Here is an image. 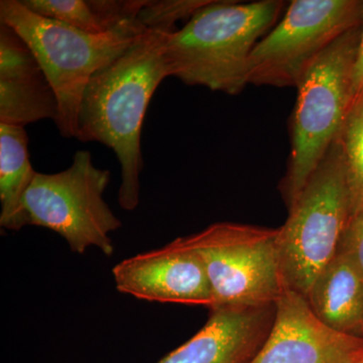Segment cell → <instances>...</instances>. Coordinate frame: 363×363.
<instances>
[{
	"label": "cell",
	"instance_id": "7a4b0ae2",
	"mask_svg": "<svg viewBox=\"0 0 363 363\" xmlns=\"http://www.w3.org/2000/svg\"><path fill=\"white\" fill-rule=\"evenodd\" d=\"M285 4L211 0L168 35L164 60L169 77L189 86L240 94L248 85L252 52L278 23Z\"/></svg>",
	"mask_w": 363,
	"mask_h": 363
},
{
	"label": "cell",
	"instance_id": "4fadbf2b",
	"mask_svg": "<svg viewBox=\"0 0 363 363\" xmlns=\"http://www.w3.org/2000/svg\"><path fill=\"white\" fill-rule=\"evenodd\" d=\"M306 298L327 326L362 337L363 278L342 252L322 269Z\"/></svg>",
	"mask_w": 363,
	"mask_h": 363
},
{
	"label": "cell",
	"instance_id": "3957f363",
	"mask_svg": "<svg viewBox=\"0 0 363 363\" xmlns=\"http://www.w3.org/2000/svg\"><path fill=\"white\" fill-rule=\"evenodd\" d=\"M0 23L25 40L58 99L61 135L76 138L83 95L91 78L133 45L147 26L135 18L104 33H90L45 18L21 0L0 1Z\"/></svg>",
	"mask_w": 363,
	"mask_h": 363
},
{
	"label": "cell",
	"instance_id": "ba28073f",
	"mask_svg": "<svg viewBox=\"0 0 363 363\" xmlns=\"http://www.w3.org/2000/svg\"><path fill=\"white\" fill-rule=\"evenodd\" d=\"M362 0H293L281 20L255 45L248 85L297 88L313 61L362 25Z\"/></svg>",
	"mask_w": 363,
	"mask_h": 363
},
{
	"label": "cell",
	"instance_id": "8992f818",
	"mask_svg": "<svg viewBox=\"0 0 363 363\" xmlns=\"http://www.w3.org/2000/svg\"><path fill=\"white\" fill-rule=\"evenodd\" d=\"M278 236L279 228L219 222L183 238L204 264L213 296L210 312L276 304L286 289Z\"/></svg>",
	"mask_w": 363,
	"mask_h": 363
},
{
	"label": "cell",
	"instance_id": "e0dca14e",
	"mask_svg": "<svg viewBox=\"0 0 363 363\" xmlns=\"http://www.w3.org/2000/svg\"><path fill=\"white\" fill-rule=\"evenodd\" d=\"M210 1L211 0H147L138 14V20L147 28L159 25L176 26L177 21L190 20L198 9Z\"/></svg>",
	"mask_w": 363,
	"mask_h": 363
},
{
	"label": "cell",
	"instance_id": "2e32d148",
	"mask_svg": "<svg viewBox=\"0 0 363 363\" xmlns=\"http://www.w3.org/2000/svg\"><path fill=\"white\" fill-rule=\"evenodd\" d=\"M338 138L345 157L353 217L363 207V95L351 105Z\"/></svg>",
	"mask_w": 363,
	"mask_h": 363
},
{
	"label": "cell",
	"instance_id": "7c38bea8",
	"mask_svg": "<svg viewBox=\"0 0 363 363\" xmlns=\"http://www.w3.org/2000/svg\"><path fill=\"white\" fill-rule=\"evenodd\" d=\"M276 305L211 311L190 340L157 363H250L266 342Z\"/></svg>",
	"mask_w": 363,
	"mask_h": 363
},
{
	"label": "cell",
	"instance_id": "9c48e42d",
	"mask_svg": "<svg viewBox=\"0 0 363 363\" xmlns=\"http://www.w3.org/2000/svg\"><path fill=\"white\" fill-rule=\"evenodd\" d=\"M362 357V337L327 326L304 296L286 288L266 342L250 363H357Z\"/></svg>",
	"mask_w": 363,
	"mask_h": 363
},
{
	"label": "cell",
	"instance_id": "44dd1931",
	"mask_svg": "<svg viewBox=\"0 0 363 363\" xmlns=\"http://www.w3.org/2000/svg\"><path fill=\"white\" fill-rule=\"evenodd\" d=\"M362 337L363 338V328H362Z\"/></svg>",
	"mask_w": 363,
	"mask_h": 363
},
{
	"label": "cell",
	"instance_id": "ffe728a7",
	"mask_svg": "<svg viewBox=\"0 0 363 363\" xmlns=\"http://www.w3.org/2000/svg\"><path fill=\"white\" fill-rule=\"evenodd\" d=\"M357 363H363V357L362 358V359L359 360V362H358Z\"/></svg>",
	"mask_w": 363,
	"mask_h": 363
},
{
	"label": "cell",
	"instance_id": "d6986e66",
	"mask_svg": "<svg viewBox=\"0 0 363 363\" xmlns=\"http://www.w3.org/2000/svg\"><path fill=\"white\" fill-rule=\"evenodd\" d=\"M363 95V13L362 23V35L355 59L353 70L352 88H351V105L354 104ZM350 105V107H351Z\"/></svg>",
	"mask_w": 363,
	"mask_h": 363
},
{
	"label": "cell",
	"instance_id": "52a82bcc",
	"mask_svg": "<svg viewBox=\"0 0 363 363\" xmlns=\"http://www.w3.org/2000/svg\"><path fill=\"white\" fill-rule=\"evenodd\" d=\"M109 182L111 172L95 167L88 150L76 152L65 171L37 173L23 199L28 225L58 233L72 252L82 255L96 247L111 257V233L121 221L104 198Z\"/></svg>",
	"mask_w": 363,
	"mask_h": 363
},
{
	"label": "cell",
	"instance_id": "6da1fadb",
	"mask_svg": "<svg viewBox=\"0 0 363 363\" xmlns=\"http://www.w3.org/2000/svg\"><path fill=\"white\" fill-rule=\"evenodd\" d=\"M176 26H149L121 56L93 75L83 95L76 138L116 152L121 166L118 203L133 211L140 203L143 168L142 130L152 95L169 77L164 45Z\"/></svg>",
	"mask_w": 363,
	"mask_h": 363
},
{
	"label": "cell",
	"instance_id": "ac0fdd59",
	"mask_svg": "<svg viewBox=\"0 0 363 363\" xmlns=\"http://www.w3.org/2000/svg\"><path fill=\"white\" fill-rule=\"evenodd\" d=\"M338 252L350 260L363 278V207L351 218Z\"/></svg>",
	"mask_w": 363,
	"mask_h": 363
},
{
	"label": "cell",
	"instance_id": "277c9868",
	"mask_svg": "<svg viewBox=\"0 0 363 363\" xmlns=\"http://www.w3.org/2000/svg\"><path fill=\"white\" fill-rule=\"evenodd\" d=\"M360 35L362 25L343 33L313 61L298 82L290 121L291 152L279 183L288 209L342 130Z\"/></svg>",
	"mask_w": 363,
	"mask_h": 363
},
{
	"label": "cell",
	"instance_id": "5b68a950",
	"mask_svg": "<svg viewBox=\"0 0 363 363\" xmlns=\"http://www.w3.org/2000/svg\"><path fill=\"white\" fill-rule=\"evenodd\" d=\"M288 210V219L279 228V264L286 288L306 298L320 272L337 255L352 217L339 138Z\"/></svg>",
	"mask_w": 363,
	"mask_h": 363
},
{
	"label": "cell",
	"instance_id": "8fae6325",
	"mask_svg": "<svg viewBox=\"0 0 363 363\" xmlns=\"http://www.w3.org/2000/svg\"><path fill=\"white\" fill-rule=\"evenodd\" d=\"M56 93L40 62L13 28L0 23V123L25 128L58 118Z\"/></svg>",
	"mask_w": 363,
	"mask_h": 363
},
{
	"label": "cell",
	"instance_id": "9a60e30c",
	"mask_svg": "<svg viewBox=\"0 0 363 363\" xmlns=\"http://www.w3.org/2000/svg\"><path fill=\"white\" fill-rule=\"evenodd\" d=\"M33 13L90 33H104L125 23L114 0H21Z\"/></svg>",
	"mask_w": 363,
	"mask_h": 363
},
{
	"label": "cell",
	"instance_id": "30bf717a",
	"mask_svg": "<svg viewBox=\"0 0 363 363\" xmlns=\"http://www.w3.org/2000/svg\"><path fill=\"white\" fill-rule=\"evenodd\" d=\"M112 274L119 292L140 300L213 307L204 264L183 238L123 260Z\"/></svg>",
	"mask_w": 363,
	"mask_h": 363
},
{
	"label": "cell",
	"instance_id": "5bb4252c",
	"mask_svg": "<svg viewBox=\"0 0 363 363\" xmlns=\"http://www.w3.org/2000/svg\"><path fill=\"white\" fill-rule=\"evenodd\" d=\"M37 172L28 152L25 128L0 123V225L6 230H21L28 225L23 199Z\"/></svg>",
	"mask_w": 363,
	"mask_h": 363
}]
</instances>
